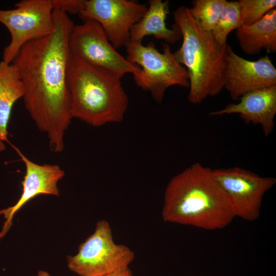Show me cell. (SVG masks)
Segmentation results:
<instances>
[{
  "label": "cell",
  "instance_id": "cell-16",
  "mask_svg": "<svg viewBox=\"0 0 276 276\" xmlns=\"http://www.w3.org/2000/svg\"><path fill=\"white\" fill-rule=\"evenodd\" d=\"M25 94L24 84L17 67L12 63L0 62V151L9 142L7 127L12 107Z\"/></svg>",
  "mask_w": 276,
  "mask_h": 276
},
{
  "label": "cell",
  "instance_id": "cell-8",
  "mask_svg": "<svg viewBox=\"0 0 276 276\" xmlns=\"http://www.w3.org/2000/svg\"><path fill=\"white\" fill-rule=\"evenodd\" d=\"M73 56L102 68L122 78L125 74L138 73L141 67L132 64L113 47L101 26L93 20L74 25L69 37Z\"/></svg>",
  "mask_w": 276,
  "mask_h": 276
},
{
  "label": "cell",
  "instance_id": "cell-18",
  "mask_svg": "<svg viewBox=\"0 0 276 276\" xmlns=\"http://www.w3.org/2000/svg\"><path fill=\"white\" fill-rule=\"evenodd\" d=\"M240 6L238 1L227 2L221 16L211 31L215 40L221 45L226 44L227 37L235 29L241 27Z\"/></svg>",
  "mask_w": 276,
  "mask_h": 276
},
{
  "label": "cell",
  "instance_id": "cell-15",
  "mask_svg": "<svg viewBox=\"0 0 276 276\" xmlns=\"http://www.w3.org/2000/svg\"><path fill=\"white\" fill-rule=\"evenodd\" d=\"M236 36L244 53L259 54L262 49L276 51V9L268 12L260 20L236 29Z\"/></svg>",
  "mask_w": 276,
  "mask_h": 276
},
{
  "label": "cell",
  "instance_id": "cell-2",
  "mask_svg": "<svg viewBox=\"0 0 276 276\" xmlns=\"http://www.w3.org/2000/svg\"><path fill=\"white\" fill-rule=\"evenodd\" d=\"M162 215L165 222L210 231L225 228L235 218L213 169L199 163L192 164L169 181Z\"/></svg>",
  "mask_w": 276,
  "mask_h": 276
},
{
  "label": "cell",
  "instance_id": "cell-19",
  "mask_svg": "<svg viewBox=\"0 0 276 276\" xmlns=\"http://www.w3.org/2000/svg\"><path fill=\"white\" fill-rule=\"evenodd\" d=\"M241 25L248 26L260 20L268 12L275 9V0H239Z\"/></svg>",
  "mask_w": 276,
  "mask_h": 276
},
{
  "label": "cell",
  "instance_id": "cell-7",
  "mask_svg": "<svg viewBox=\"0 0 276 276\" xmlns=\"http://www.w3.org/2000/svg\"><path fill=\"white\" fill-rule=\"evenodd\" d=\"M15 6L14 9H0V22L11 37L3 55V60L9 63L25 43L49 35L54 27L52 0H22Z\"/></svg>",
  "mask_w": 276,
  "mask_h": 276
},
{
  "label": "cell",
  "instance_id": "cell-4",
  "mask_svg": "<svg viewBox=\"0 0 276 276\" xmlns=\"http://www.w3.org/2000/svg\"><path fill=\"white\" fill-rule=\"evenodd\" d=\"M68 80L73 118L95 127L122 121L128 99L121 78L72 55Z\"/></svg>",
  "mask_w": 276,
  "mask_h": 276
},
{
  "label": "cell",
  "instance_id": "cell-21",
  "mask_svg": "<svg viewBox=\"0 0 276 276\" xmlns=\"http://www.w3.org/2000/svg\"><path fill=\"white\" fill-rule=\"evenodd\" d=\"M105 276H132V274L131 271L127 266L121 268Z\"/></svg>",
  "mask_w": 276,
  "mask_h": 276
},
{
  "label": "cell",
  "instance_id": "cell-10",
  "mask_svg": "<svg viewBox=\"0 0 276 276\" xmlns=\"http://www.w3.org/2000/svg\"><path fill=\"white\" fill-rule=\"evenodd\" d=\"M147 9L145 4L134 1L86 0L79 15L84 21L98 22L116 50L125 45L131 28L141 19Z\"/></svg>",
  "mask_w": 276,
  "mask_h": 276
},
{
  "label": "cell",
  "instance_id": "cell-6",
  "mask_svg": "<svg viewBox=\"0 0 276 276\" xmlns=\"http://www.w3.org/2000/svg\"><path fill=\"white\" fill-rule=\"evenodd\" d=\"M134 258L130 248L114 242L109 223L100 220L77 254L67 257V266L79 276H105L128 266Z\"/></svg>",
  "mask_w": 276,
  "mask_h": 276
},
{
  "label": "cell",
  "instance_id": "cell-13",
  "mask_svg": "<svg viewBox=\"0 0 276 276\" xmlns=\"http://www.w3.org/2000/svg\"><path fill=\"white\" fill-rule=\"evenodd\" d=\"M238 103L209 112L210 116L238 113L245 123L260 125L267 137L274 129L276 114V85L254 90L243 94Z\"/></svg>",
  "mask_w": 276,
  "mask_h": 276
},
{
  "label": "cell",
  "instance_id": "cell-22",
  "mask_svg": "<svg viewBox=\"0 0 276 276\" xmlns=\"http://www.w3.org/2000/svg\"><path fill=\"white\" fill-rule=\"evenodd\" d=\"M37 276H50V274L45 270H39L38 272Z\"/></svg>",
  "mask_w": 276,
  "mask_h": 276
},
{
  "label": "cell",
  "instance_id": "cell-17",
  "mask_svg": "<svg viewBox=\"0 0 276 276\" xmlns=\"http://www.w3.org/2000/svg\"><path fill=\"white\" fill-rule=\"evenodd\" d=\"M227 2L226 0H195L192 2V7L189 8V10L200 27L211 32Z\"/></svg>",
  "mask_w": 276,
  "mask_h": 276
},
{
  "label": "cell",
  "instance_id": "cell-11",
  "mask_svg": "<svg viewBox=\"0 0 276 276\" xmlns=\"http://www.w3.org/2000/svg\"><path fill=\"white\" fill-rule=\"evenodd\" d=\"M276 85V69L268 55L256 61L245 59L227 45V62L224 88L233 99L259 89Z\"/></svg>",
  "mask_w": 276,
  "mask_h": 276
},
{
  "label": "cell",
  "instance_id": "cell-20",
  "mask_svg": "<svg viewBox=\"0 0 276 276\" xmlns=\"http://www.w3.org/2000/svg\"><path fill=\"white\" fill-rule=\"evenodd\" d=\"M86 0H52L54 9L66 14H78L84 9Z\"/></svg>",
  "mask_w": 276,
  "mask_h": 276
},
{
  "label": "cell",
  "instance_id": "cell-12",
  "mask_svg": "<svg viewBox=\"0 0 276 276\" xmlns=\"http://www.w3.org/2000/svg\"><path fill=\"white\" fill-rule=\"evenodd\" d=\"M12 146L25 165L26 174L22 181V193L19 200L13 206L0 210V215H4L5 219L0 233V239L11 227L16 213L29 201L42 194L58 196L60 192L57 183L65 175L64 171L58 165L35 163L18 148Z\"/></svg>",
  "mask_w": 276,
  "mask_h": 276
},
{
  "label": "cell",
  "instance_id": "cell-5",
  "mask_svg": "<svg viewBox=\"0 0 276 276\" xmlns=\"http://www.w3.org/2000/svg\"><path fill=\"white\" fill-rule=\"evenodd\" d=\"M163 46L162 53L152 41L144 45L142 42L129 40L125 45L127 60L140 65L141 69L139 73L132 74L135 83L143 90L150 91L158 103L162 102L169 87L190 86L186 68L176 61L168 43H163Z\"/></svg>",
  "mask_w": 276,
  "mask_h": 276
},
{
  "label": "cell",
  "instance_id": "cell-3",
  "mask_svg": "<svg viewBox=\"0 0 276 276\" xmlns=\"http://www.w3.org/2000/svg\"><path fill=\"white\" fill-rule=\"evenodd\" d=\"M175 23L181 33L180 48L173 52L176 61L185 66L189 78L188 98L201 103L224 88L227 62V45L219 44L211 32L203 30L189 8L180 6L174 12Z\"/></svg>",
  "mask_w": 276,
  "mask_h": 276
},
{
  "label": "cell",
  "instance_id": "cell-9",
  "mask_svg": "<svg viewBox=\"0 0 276 276\" xmlns=\"http://www.w3.org/2000/svg\"><path fill=\"white\" fill-rule=\"evenodd\" d=\"M214 177L226 193L236 217L247 221L258 219L265 193L276 183L272 177H263L239 167L213 169Z\"/></svg>",
  "mask_w": 276,
  "mask_h": 276
},
{
  "label": "cell",
  "instance_id": "cell-1",
  "mask_svg": "<svg viewBox=\"0 0 276 276\" xmlns=\"http://www.w3.org/2000/svg\"><path fill=\"white\" fill-rule=\"evenodd\" d=\"M53 18L52 33L25 43L11 63L24 84L26 109L38 129L47 134L51 150L60 153L73 118L68 43L75 25L67 14L58 9L53 10Z\"/></svg>",
  "mask_w": 276,
  "mask_h": 276
},
{
  "label": "cell",
  "instance_id": "cell-14",
  "mask_svg": "<svg viewBox=\"0 0 276 276\" xmlns=\"http://www.w3.org/2000/svg\"><path fill=\"white\" fill-rule=\"evenodd\" d=\"M169 1L150 0L149 7L141 19L131 28L129 40L142 42L146 36L153 35L167 43H174L182 38L179 27L174 24L172 29L166 26V19L169 14Z\"/></svg>",
  "mask_w": 276,
  "mask_h": 276
}]
</instances>
